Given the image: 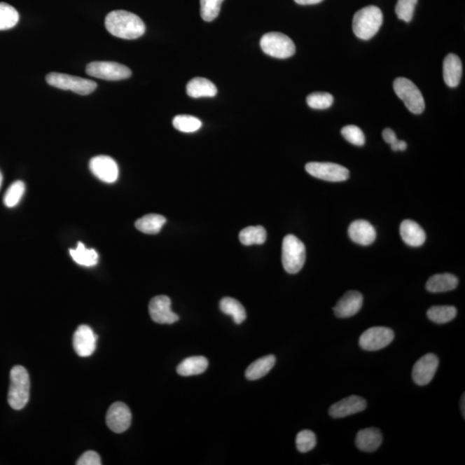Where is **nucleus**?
Returning a JSON list of instances; mask_svg holds the SVG:
<instances>
[{"mask_svg":"<svg viewBox=\"0 0 465 465\" xmlns=\"http://www.w3.org/2000/svg\"><path fill=\"white\" fill-rule=\"evenodd\" d=\"M104 25L112 36L125 40L137 39L144 36L146 32L145 24L141 18L123 10L113 11L109 13Z\"/></svg>","mask_w":465,"mask_h":465,"instance_id":"1","label":"nucleus"},{"mask_svg":"<svg viewBox=\"0 0 465 465\" xmlns=\"http://www.w3.org/2000/svg\"><path fill=\"white\" fill-rule=\"evenodd\" d=\"M382 20L384 17L378 7L367 6L355 13L352 29L359 39L370 40L380 31Z\"/></svg>","mask_w":465,"mask_h":465,"instance_id":"2","label":"nucleus"},{"mask_svg":"<svg viewBox=\"0 0 465 465\" xmlns=\"http://www.w3.org/2000/svg\"><path fill=\"white\" fill-rule=\"evenodd\" d=\"M8 403L15 410H20L29 399L31 382L27 370L21 366H14L10 373Z\"/></svg>","mask_w":465,"mask_h":465,"instance_id":"3","label":"nucleus"},{"mask_svg":"<svg viewBox=\"0 0 465 465\" xmlns=\"http://www.w3.org/2000/svg\"><path fill=\"white\" fill-rule=\"evenodd\" d=\"M306 260L305 244L293 235L284 237L282 245V264L290 275L301 271Z\"/></svg>","mask_w":465,"mask_h":465,"instance_id":"4","label":"nucleus"},{"mask_svg":"<svg viewBox=\"0 0 465 465\" xmlns=\"http://www.w3.org/2000/svg\"><path fill=\"white\" fill-rule=\"evenodd\" d=\"M47 83L55 88L72 91L80 95H89L97 88L95 81L73 75L50 73L46 77Z\"/></svg>","mask_w":465,"mask_h":465,"instance_id":"5","label":"nucleus"},{"mask_svg":"<svg viewBox=\"0 0 465 465\" xmlns=\"http://www.w3.org/2000/svg\"><path fill=\"white\" fill-rule=\"evenodd\" d=\"M394 91L403 101L412 113L422 114L425 110V101L417 86L406 78H397L393 84Z\"/></svg>","mask_w":465,"mask_h":465,"instance_id":"6","label":"nucleus"},{"mask_svg":"<svg viewBox=\"0 0 465 465\" xmlns=\"http://www.w3.org/2000/svg\"><path fill=\"white\" fill-rule=\"evenodd\" d=\"M264 53L277 59H286L294 55L296 46L290 37L279 32L265 34L261 40Z\"/></svg>","mask_w":465,"mask_h":465,"instance_id":"7","label":"nucleus"},{"mask_svg":"<svg viewBox=\"0 0 465 465\" xmlns=\"http://www.w3.org/2000/svg\"><path fill=\"white\" fill-rule=\"evenodd\" d=\"M86 74L89 76L104 81H122L130 78L132 72L123 64L111 62H95L86 67Z\"/></svg>","mask_w":465,"mask_h":465,"instance_id":"8","label":"nucleus"},{"mask_svg":"<svg viewBox=\"0 0 465 465\" xmlns=\"http://www.w3.org/2000/svg\"><path fill=\"white\" fill-rule=\"evenodd\" d=\"M307 174L330 182H342L350 176L347 168L329 162H310L305 166Z\"/></svg>","mask_w":465,"mask_h":465,"instance_id":"9","label":"nucleus"},{"mask_svg":"<svg viewBox=\"0 0 465 465\" xmlns=\"http://www.w3.org/2000/svg\"><path fill=\"white\" fill-rule=\"evenodd\" d=\"M395 338V333L391 328L373 327L367 329L359 339V346L363 350L374 352L388 347Z\"/></svg>","mask_w":465,"mask_h":465,"instance_id":"10","label":"nucleus"},{"mask_svg":"<svg viewBox=\"0 0 465 465\" xmlns=\"http://www.w3.org/2000/svg\"><path fill=\"white\" fill-rule=\"evenodd\" d=\"M171 299L161 295L153 298L149 303L148 310L152 320L159 324H172L179 320L177 314L172 312Z\"/></svg>","mask_w":465,"mask_h":465,"instance_id":"11","label":"nucleus"},{"mask_svg":"<svg viewBox=\"0 0 465 465\" xmlns=\"http://www.w3.org/2000/svg\"><path fill=\"white\" fill-rule=\"evenodd\" d=\"M90 170L97 179L104 183H115L118 179V164L110 156L99 155L90 160Z\"/></svg>","mask_w":465,"mask_h":465,"instance_id":"12","label":"nucleus"},{"mask_svg":"<svg viewBox=\"0 0 465 465\" xmlns=\"http://www.w3.org/2000/svg\"><path fill=\"white\" fill-rule=\"evenodd\" d=\"M131 415L129 407L123 403H115L109 408L106 414V424L112 432L125 433L131 425Z\"/></svg>","mask_w":465,"mask_h":465,"instance_id":"13","label":"nucleus"},{"mask_svg":"<svg viewBox=\"0 0 465 465\" xmlns=\"http://www.w3.org/2000/svg\"><path fill=\"white\" fill-rule=\"evenodd\" d=\"M438 359L433 354L423 356L412 367V377L416 384L424 386L429 384L436 373Z\"/></svg>","mask_w":465,"mask_h":465,"instance_id":"14","label":"nucleus"},{"mask_svg":"<svg viewBox=\"0 0 465 465\" xmlns=\"http://www.w3.org/2000/svg\"><path fill=\"white\" fill-rule=\"evenodd\" d=\"M97 339V335L89 326H80L74 335L73 345L75 352L80 357H90L95 351Z\"/></svg>","mask_w":465,"mask_h":465,"instance_id":"15","label":"nucleus"},{"mask_svg":"<svg viewBox=\"0 0 465 465\" xmlns=\"http://www.w3.org/2000/svg\"><path fill=\"white\" fill-rule=\"evenodd\" d=\"M366 401L358 396H351L340 400L329 408V415L333 419L347 417L366 410Z\"/></svg>","mask_w":465,"mask_h":465,"instance_id":"16","label":"nucleus"},{"mask_svg":"<svg viewBox=\"0 0 465 465\" xmlns=\"http://www.w3.org/2000/svg\"><path fill=\"white\" fill-rule=\"evenodd\" d=\"M363 302V296L360 292L356 291H348L333 307V312L339 318L354 317L361 310Z\"/></svg>","mask_w":465,"mask_h":465,"instance_id":"17","label":"nucleus"},{"mask_svg":"<svg viewBox=\"0 0 465 465\" xmlns=\"http://www.w3.org/2000/svg\"><path fill=\"white\" fill-rule=\"evenodd\" d=\"M348 234L352 242L361 246L370 245L377 237V232L373 225L365 220H356L352 223Z\"/></svg>","mask_w":465,"mask_h":465,"instance_id":"18","label":"nucleus"},{"mask_svg":"<svg viewBox=\"0 0 465 465\" xmlns=\"http://www.w3.org/2000/svg\"><path fill=\"white\" fill-rule=\"evenodd\" d=\"M463 67L459 56L449 54L444 60L443 76L445 84L454 88L459 85L462 78Z\"/></svg>","mask_w":465,"mask_h":465,"instance_id":"19","label":"nucleus"},{"mask_svg":"<svg viewBox=\"0 0 465 465\" xmlns=\"http://www.w3.org/2000/svg\"><path fill=\"white\" fill-rule=\"evenodd\" d=\"M382 442V435L376 427L360 430L356 437V445L360 451L373 452L377 451Z\"/></svg>","mask_w":465,"mask_h":465,"instance_id":"20","label":"nucleus"},{"mask_svg":"<svg viewBox=\"0 0 465 465\" xmlns=\"http://www.w3.org/2000/svg\"><path fill=\"white\" fill-rule=\"evenodd\" d=\"M400 235L403 242L410 247H421L426 241V233L417 223L404 220L400 226Z\"/></svg>","mask_w":465,"mask_h":465,"instance_id":"21","label":"nucleus"},{"mask_svg":"<svg viewBox=\"0 0 465 465\" xmlns=\"http://www.w3.org/2000/svg\"><path fill=\"white\" fill-rule=\"evenodd\" d=\"M186 92L193 99L202 97H215L217 88L215 84L205 78H194L186 85Z\"/></svg>","mask_w":465,"mask_h":465,"instance_id":"22","label":"nucleus"},{"mask_svg":"<svg viewBox=\"0 0 465 465\" xmlns=\"http://www.w3.org/2000/svg\"><path fill=\"white\" fill-rule=\"evenodd\" d=\"M457 284H459V279L456 276L450 275V273H444V275L431 277L427 280L426 288L432 293H440V292L455 290Z\"/></svg>","mask_w":465,"mask_h":465,"instance_id":"23","label":"nucleus"},{"mask_svg":"<svg viewBox=\"0 0 465 465\" xmlns=\"http://www.w3.org/2000/svg\"><path fill=\"white\" fill-rule=\"evenodd\" d=\"M276 363L275 355L265 356L263 358L258 359L256 361L249 366L247 369L245 376L247 380L254 381L261 380V378L269 373Z\"/></svg>","mask_w":465,"mask_h":465,"instance_id":"24","label":"nucleus"},{"mask_svg":"<svg viewBox=\"0 0 465 465\" xmlns=\"http://www.w3.org/2000/svg\"><path fill=\"white\" fill-rule=\"evenodd\" d=\"M208 359L202 356L187 358L183 360L177 367V373L180 376L189 377L200 375L207 370Z\"/></svg>","mask_w":465,"mask_h":465,"instance_id":"25","label":"nucleus"},{"mask_svg":"<svg viewBox=\"0 0 465 465\" xmlns=\"http://www.w3.org/2000/svg\"><path fill=\"white\" fill-rule=\"evenodd\" d=\"M166 222V217L158 214H149L137 221L136 228L144 234L155 235L158 234Z\"/></svg>","mask_w":465,"mask_h":465,"instance_id":"26","label":"nucleus"},{"mask_svg":"<svg viewBox=\"0 0 465 465\" xmlns=\"http://www.w3.org/2000/svg\"><path fill=\"white\" fill-rule=\"evenodd\" d=\"M71 257L77 264L91 268L99 262V254L95 249H86L84 244L78 242L76 249H70Z\"/></svg>","mask_w":465,"mask_h":465,"instance_id":"27","label":"nucleus"},{"mask_svg":"<svg viewBox=\"0 0 465 465\" xmlns=\"http://www.w3.org/2000/svg\"><path fill=\"white\" fill-rule=\"evenodd\" d=\"M220 309L224 314L230 316L236 324H242L246 320L245 307L237 300L232 298H224L221 300Z\"/></svg>","mask_w":465,"mask_h":465,"instance_id":"28","label":"nucleus"},{"mask_svg":"<svg viewBox=\"0 0 465 465\" xmlns=\"http://www.w3.org/2000/svg\"><path fill=\"white\" fill-rule=\"evenodd\" d=\"M266 231L262 226H250L240 233V241L245 246L261 245L266 241Z\"/></svg>","mask_w":465,"mask_h":465,"instance_id":"29","label":"nucleus"},{"mask_svg":"<svg viewBox=\"0 0 465 465\" xmlns=\"http://www.w3.org/2000/svg\"><path fill=\"white\" fill-rule=\"evenodd\" d=\"M426 316L435 324H447L456 317L457 309L454 306H433L427 310Z\"/></svg>","mask_w":465,"mask_h":465,"instance_id":"30","label":"nucleus"},{"mask_svg":"<svg viewBox=\"0 0 465 465\" xmlns=\"http://www.w3.org/2000/svg\"><path fill=\"white\" fill-rule=\"evenodd\" d=\"M20 21V14L9 4L0 3V31L13 29Z\"/></svg>","mask_w":465,"mask_h":465,"instance_id":"31","label":"nucleus"},{"mask_svg":"<svg viewBox=\"0 0 465 465\" xmlns=\"http://www.w3.org/2000/svg\"><path fill=\"white\" fill-rule=\"evenodd\" d=\"M176 130L181 131L183 133L196 132L202 127V123L200 119L193 116L179 115L175 116L172 121Z\"/></svg>","mask_w":465,"mask_h":465,"instance_id":"32","label":"nucleus"},{"mask_svg":"<svg viewBox=\"0 0 465 465\" xmlns=\"http://www.w3.org/2000/svg\"><path fill=\"white\" fill-rule=\"evenodd\" d=\"M25 191V185L24 182L16 181L11 185L6 190L5 197H4V204L6 207L13 208L18 204L22 200Z\"/></svg>","mask_w":465,"mask_h":465,"instance_id":"33","label":"nucleus"},{"mask_svg":"<svg viewBox=\"0 0 465 465\" xmlns=\"http://www.w3.org/2000/svg\"><path fill=\"white\" fill-rule=\"evenodd\" d=\"M224 0H200L201 17L205 22L215 20Z\"/></svg>","mask_w":465,"mask_h":465,"instance_id":"34","label":"nucleus"},{"mask_svg":"<svg viewBox=\"0 0 465 465\" xmlns=\"http://www.w3.org/2000/svg\"><path fill=\"white\" fill-rule=\"evenodd\" d=\"M333 97L328 92H313L307 97V104L314 110H325L331 107Z\"/></svg>","mask_w":465,"mask_h":465,"instance_id":"35","label":"nucleus"},{"mask_svg":"<svg viewBox=\"0 0 465 465\" xmlns=\"http://www.w3.org/2000/svg\"><path fill=\"white\" fill-rule=\"evenodd\" d=\"M296 448L302 453H306L313 450L317 445V437L312 431L303 430L298 434L296 438Z\"/></svg>","mask_w":465,"mask_h":465,"instance_id":"36","label":"nucleus"},{"mask_svg":"<svg viewBox=\"0 0 465 465\" xmlns=\"http://www.w3.org/2000/svg\"><path fill=\"white\" fill-rule=\"evenodd\" d=\"M418 0H397L396 13L400 20L410 22L414 17Z\"/></svg>","mask_w":465,"mask_h":465,"instance_id":"37","label":"nucleus"},{"mask_svg":"<svg viewBox=\"0 0 465 465\" xmlns=\"http://www.w3.org/2000/svg\"><path fill=\"white\" fill-rule=\"evenodd\" d=\"M341 134L350 144L356 146H363L366 144V137L363 131L355 125L345 126L341 130Z\"/></svg>","mask_w":465,"mask_h":465,"instance_id":"38","label":"nucleus"},{"mask_svg":"<svg viewBox=\"0 0 465 465\" xmlns=\"http://www.w3.org/2000/svg\"><path fill=\"white\" fill-rule=\"evenodd\" d=\"M77 465H101V459L96 452L88 451L78 459Z\"/></svg>","mask_w":465,"mask_h":465,"instance_id":"39","label":"nucleus"},{"mask_svg":"<svg viewBox=\"0 0 465 465\" xmlns=\"http://www.w3.org/2000/svg\"><path fill=\"white\" fill-rule=\"evenodd\" d=\"M382 138H384L385 142H387L391 146L395 145L398 141L396 133L391 129H389V127L382 131Z\"/></svg>","mask_w":465,"mask_h":465,"instance_id":"40","label":"nucleus"},{"mask_svg":"<svg viewBox=\"0 0 465 465\" xmlns=\"http://www.w3.org/2000/svg\"><path fill=\"white\" fill-rule=\"evenodd\" d=\"M393 151H404L407 149V144L404 141H399L395 145L391 146Z\"/></svg>","mask_w":465,"mask_h":465,"instance_id":"41","label":"nucleus"},{"mask_svg":"<svg viewBox=\"0 0 465 465\" xmlns=\"http://www.w3.org/2000/svg\"><path fill=\"white\" fill-rule=\"evenodd\" d=\"M296 4L302 6L317 5V4L324 1V0H294Z\"/></svg>","mask_w":465,"mask_h":465,"instance_id":"42","label":"nucleus"},{"mask_svg":"<svg viewBox=\"0 0 465 465\" xmlns=\"http://www.w3.org/2000/svg\"><path fill=\"white\" fill-rule=\"evenodd\" d=\"M464 403L465 400H464V394L462 398H461V410H462L464 417H465Z\"/></svg>","mask_w":465,"mask_h":465,"instance_id":"43","label":"nucleus"},{"mask_svg":"<svg viewBox=\"0 0 465 465\" xmlns=\"http://www.w3.org/2000/svg\"><path fill=\"white\" fill-rule=\"evenodd\" d=\"M2 180H3L2 174L1 172H0V187H1L2 185Z\"/></svg>","mask_w":465,"mask_h":465,"instance_id":"44","label":"nucleus"}]
</instances>
